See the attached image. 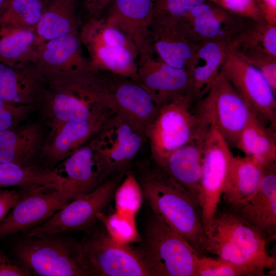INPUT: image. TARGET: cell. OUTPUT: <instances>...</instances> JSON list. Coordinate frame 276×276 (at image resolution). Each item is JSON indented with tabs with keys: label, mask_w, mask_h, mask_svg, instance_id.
Returning <instances> with one entry per match:
<instances>
[{
	"label": "cell",
	"mask_w": 276,
	"mask_h": 276,
	"mask_svg": "<svg viewBox=\"0 0 276 276\" xmlns=\"http://www.w3.org/2000/svg\"><path fill=\"white\" fill-rule=\"evenodd\" d=\"M136 176L154 214L184 238L200 256L204 229L200 206L182 186L154 164Z\"/></svg>",
	"instance_id": "1"
},
{
	"label": "cell",
	"mask_w": 276,
	"mask_h": 276,
	"mask_svg": "<svg viewBox=\"0 0 276 276\" xmlns=\"http://www.w3.org/2000/svg\"><path fill=\"white\" fill-rule=\"evenodd\" d=\"M265 236L238 213L218 209L204 232L202 252L247 268L253 276H265L275 266V259L267 249Z\"/></svg>",
	"instance_id": "2"
},
{
	"label": "cell",
	"mask_w": 276,
	"mask_h": 276,
	"mask_svg": "<svg viewBox=\"0 0 276 276\" xmlns=\"http://www.w3.org/2000/svg\"><path fill=\"white\" fill-rule=\"evenodd\" d=\"M53 131L70 121H83L114 112L105 102L95 71L86 75L47 82L37 104Z\"/></svg>",
	"instance_id": "3"
},
{
	"label": "cell",
	"mask_w": 276,
	"mask_h": 276,
	"mask_svg": "<svg viewBox=\"0 0 276 276\" xmlns=\"http://www.w3.org/2000/svg\"><path fill=\"white\" fill-rule=\"evenodd\" d=\"M195 103L188 94L161 106L145 135L151 158L161 167L174 151L202 135L204 125L193 110Z\"/></svg>",
	"instance_id": "4"
},
{
	"label": "cell",
	"mask_w": 276,
	"mask_h": 276,
	"mask_svg": "<svg viewBox=\"0 0 276 276\" xmlns=\"http://www.w3.org/2000/svg\"><path fill=\"white\" fill-rule=\"evenodd\" d=\"M52 234L25 236L13 246L17 262L41 276H87L80 260V243Z\"/></svg>",
	"instance_id": "5"
},
{
	"label": "cell",
	"mask_w": 276,
	"mask_h": 276,
	"mask_svg": "<svg viewBox=\"0 0 276 276\" xmlns=\"http://www.w3.org/2000/svg\"><path fill=\"white\" fill-rule=\"evenodd\" d=\"M151 276H195L200 255L181 235L154 215L141 252Z\"/></svg>",
	"instance_id": "6"
},
{
	"label": "cell",
	"mask_w": 276,
	"mask_h": 276,
	"mask_svg": "<svg viewBox=\"0 0 276 276\" xmlns=\"http://www.w3.org/2000/svg\"><path fill=\"white\" fill-rule=\"evenodd\" d=\"M95 70L109 72L137 81L139 54L131 50L129 38L105 22L88 20L79 32Z\"/></svg>",
	"instance_id": "7"
},
{
	"label": "cell",
	"mask_w": 276,
	"mask_h": 276,
	"mask_svg": "<svg viewBox=\"0 0 276 276\" xmlns=\"http://www.w3.org/2000/svg\"><path fill=\"white\" fill-rule=\"evenodd\" d=\"M195 104L202 123L215 127L235 147L255 113L221 71L209 93Z\"/></svg>",
	"instance_id": "8"
},
{
	"label": "cell",
	"mask_w": 276,
	"mask_h": 276,
	"mask_svg": "<svg viewBox=\"0 0 276 276\" xmlns=\"http://www.w3.org/2000/svg\"><path fill=\"white\" fill-rule=\"evenodd\" d=\"M79 257L87 276H151L141 253L106 231H95L80 243Z\"/></svg>",
	"instance_id": "9"
},
{
	"label": "cell",
	"mask_w": 276,
	"mask_h": 276,
	"mask_svg": "<svg viewBox=\"0 0 276 276\" xmlns=\"http://www.w3.org/2000/svg\"><path fill=\"white\" fill-rule=\"evenodd\" d=\"M97 71L106 103L145 137L146 131L160 106L137 81L109 72Z\"/></svg>",
	"instance_id": "10"
},
{
	"label": "cell",
	"mask_w": 276,
	"mask_h": 276,
	"mask_svg": "<svg viewBox=\"0 0 276 276\" xmlns=\"http://www.w3.org/2000/svg\"><path fill=\"white\" fill-rule=\"evenodd\" d=\"M125 173L106 179L92 192L70 201L48 220L25 233V236L61 234L88 228L98 220V214L113 198Z\"/></svg>",
	"instance_id": "11"
},
{
	"label": "cell",
	"mask_w": 276,
	"mask_h": 276,
	"mask_svg": "<svg viewBox=\"0 0 276 276\" xmlns=\"http://www.w3.org/2000/svg\"><path fill=\"white\" fill-rule=\"evenodd\" d=\"M145 140L122 116L115 113L90 141L108 179L129 169Z\"/></svg>",
	"instance_id": "12"
},
{
	"label": "cell",
	"mask_w": 276,
	"mask_h": 276,
	"mask_svg": "<svg viewBox=\"0 0 276 276\" xmlns=\"http://www.w3.org/2000/svg\"><path fill=\"white\" fill-rule=\"evenodd\" d=\"M233 156L226 141L215 127L209 126L204 139L200 200L204 232L221 202Z\"/></svg>",
	"instance_id": "13"
},
{
	"label": "cell",
	"mask_w": 276,
	"mask_h": 276,
	"mask_svg": "<svg viewBox=\"0 0 276 276\" xmlns=\"http://www.w3.org/2000/svg\"><path fill=\"white\" fill-rule=\"evenodd\" d=\"M220 71L257 117L275 131L276 94L261 72L229 48Z\"/></svg>",
	"instance_id": "14"
},
{
	"label": "cell",
	"mask_w": 276,
	"mask_h": 276,
	"mask_svg": "<svg viewBox=\"0 0 276 276\" xmlns=\"http://www.w3.org/2000/svg\"><path fill=\"white\" fill-rule=\"evenodd\" d=\"M22 195L0 223V239L43 223L71 201L63 188H19Z\"/></svg>",
	"instance_id": "15"
},
{
	"label": "cell",
	"mask_w": 276,
	"mask_h": 276,
	"mask_svg": "<svg viewBox=\"0 0 276 276\" xmlns=\"http://www.w3.org/2000/svg\"><path fill=\"white\" fill-rule=\"evenodd\" d=\"M81 47L79 34L47 41L37 45L34 64L46 82L88 74L95 70Z\"/></svg>",
	"instance_id": "16"
},
{
	"label": "cell",
	"mask_w": 276,
	"mask_h": 276,
	"mask_svg": "<svg viewBox=\"0 0 276 276\" xmlns=\"http://www.w3.org/2000/svg\"><path fill=\"white\" fill-rule=\"evenodd\" d=\"M247 19L206 1L194 7L177 21L184 34L195 43L212 41L228 46Z\"/></svg>",
	"instance_id": "17"
},
{
	"label": "cell",
	"mask_w": 276,
	"mask_h": 276,
	"mask_svg": "<svg viewBox=\"0 0 276 276\" xmlns=\"http://www.w3.org/2000/svg\"><path fill=\"white\" fill-rule=\"evenodd\" d=\"M155 54L139 57L137 79L161 106L188 94L189 76L187 70L172 66Z\"/></svg>",
	"instance_id": "18"
},
{
	"label": "cell",
	"mask_w": 276,
	"mask_h": 276,
	"mask_svg": "<svg viewBox=\"0 0 276 276\" xmlns=\"http://www.w3.org/2000/svg\"><path fill=\"white\" fill-rule=\"evenodd\" d=\"M106 21L133 42L139 57L155 54L151 39L154 0H112Z\"/></svg>",
	"instance_id": "19"
},
{
	"label": "cell",
	"mask_w": 276,
	"mask_h": 276,
	"mask_svg": "<svg viewBox=\"0 0 276 276\" xmlns=\"http://www.w3.org/2000/svg\"><path fill=\"white\" fill-rule=\"evenodd\" d=\"M114 112L83 121H70L50 131L40 151V158L52 167L62 162L90 141Z\"/></svg>",
	"instance_id": "20"
},
{
	"label": "cell",
	"mask_w": 276,
	"mask_h": 276,
	"mask_svg": "<svg viewBox=\"0 0 276 276\" xmlns=\"http://www.w3.org/2000/svg\"><path fill=\"white\" fill-rule=\"evenodd\" d=\"M62 162L56 169L64 178L63 186L71 201L94 190L107 179L90 142Z\"/></svg>",
	"instance_id": "21"
},
{
	"label": "cell",
	"mask_w": 276,
	"mask_h": 276,
	"mask_svg": "<svg viewBox=\"0 0 276 276\" xmlns=\"http://www.w3.org/2000/svg\"><path fill=\"white\" fill-rule=\"evenodd\" d=\"M234 211L261 232L268 241L276 235V163L265 168L257 191Z\"/></svg>",
	"instance_id": "22"
},
{
	"label": "cell",
	"mask_w": 276,
	"mask_h": 276,
	"mask_svg": "<svg viewBox=\"0 0 276 276\" xmlns=\"http://www.w3.org/2000/svg\"><path fill=\"white\" fill-rule=\"evenodd\" d=\"M222 43L203 41L197 45L187 68L188 94L196 103L209 93L218 76L228 52Z\"/></svg>",
	"instance_id": "23"
},
{
	"label": "cell",
	"mask_w": 276,
	"mask_h": 276,
	"mask_svg": "<svg viewBox=\"0 0 276 276\" xmlns=\"http://www.w3.org/2000/svg\"><path fill=\"white\" fill-rule=\"evenodd\" d=\"M47 87L34 63L11 66L0 63V98L19 104H36Z\"/></svg>",
	"instance_id": "24"
},
{
	"label": "cell",
	"mask_w": 276,
	"mask_h": 276,
	"mask_svg": "<svg viewBox=\"0 0 276 276\" xmlns=\"http://www.w3.org/2000/svg\"><path fill=\"white\" fill-rule=\"evenodd\" d=\"M150 30L157 56L172 66L187 70L198 43L184 34L177 20L153 18Z\"/></svg>",
	"instance_id": "25"
},
{
	"label": "cell",
	"mask_w": 276,
	"mask_h": 276,
	"mask_svg": "<svg viewBox=\"0 0 276 276\" xmlns=\"http://www.w3.org/2000/svg\"><path fill=\"white\" fill-rule=\"evenodd\" d=\"M206 132L201 136L173 152L164 164L159 167L189 192L199 205Z\"/></svg>",
	"instance_id": "26"
},
{
	"label": "cell",
	"mask_w": 276,
	"mask_h": 276,
	"mask_svg": "<svg viewBox=\"0 0 276 276\" xmlns=\"http://www.w3.org/2000/svg\"><path fill=\"white\" fill-rule=\"evenodd\" d=\"M45 140L43 126L38 123L0 131V163L34 165Z\"/></svg>",
	"instance_id": "27"
},
{
	"label": "cell",
	"mask_w": 276,
	"mask_h": 276,
	"mask_svg": "<svg viewBox=\"0 0 276 276\" xmlns=\"http://www.w3.org/2000/svg\"><path fill=\"white\" fill-rule=\"evenodd\" d=\"M268 165L251 156L234 155L221 197L226 208L236 210L257 191Z\"/></svg>",
	"instance_id": "28"
},
{
	"label": "cell",
	"mask_w": 276,
	"mask_h": 276,
	"mask_svg": "<svg viewBox=\"0 0 276 276\" xmlns=\"http://www.w3.org/2000/svg\"><path fill=\"white\" fill-rule=\"evenodd\" d=\"M75 0H47L34 33L36 44L71 34H79Z\"/></svg>",
	"instance_id": "29"
},
{
	"label": "cell",
	"mask_w": 276,
	"mask_h": 276,
	"mask_svg": "<svg viewBox=\"0 0 276 276\" xmlns=\"http://www.w3.org/2000/svg\"><path fill=\"white\" fill-rule=\"evenodd\" d=\"M228 47L242 57L260 54L276 57V25L248 19Z\"/></svg>",
	"instance_id": "30"
},
{
	"label": "cell",
	"mask_w": 276,
	"mask_h": 276,
	"mask_svg": "<svg viewBox=\"0 0 276 276\" xmlns=\"http://www.w3.org/2000/svg\"><path fill=\"white\" fill-rule=\"evenodd\" d=\"M64 178L56 170L35 165L0 163V188L10 187L63 188Z\"/></svg>",
	"instance_id": "31"
},
{
	"label": "cell",
	"mask_w": 276,
	"mask_h": 276,
	"mask_svg": "<svg viewBox=\"0 0 276 276\" xmlns=\"http://www.w3.org/2000/svg\"><path fill=\"white\" fill-rule=\"evenodd\" d=\"M37 48L34 29L0 24V63L11 66L34 63Z\"/></svg>",
	"instance_id": "32"
},
{
	"label": "cell",
	"mask_w": 276,
	"mask_h": 276,
	"mask_svg": "<svg viewBox=\"0 0 276 276\" xmlns=\"http://www.w3.org/2000/svg\"><path fill=\"white\" fill-rule=\"evenodd\" d=\"M236 147L265 165L275 163V133L255 113L241 132Z\"/></svg>",
	"instance_id": "33"
},
{
	"label": "cell",
	"mask_w": 276,
	"mask_h": 276,
	"mask_svg": "<svg viewBox=\"0 0 276 276\" xmlns=\"http://www.w3.org/2000/svg\"><path fill=\"white\" fill-rule=\"evenodd\" d=\"M43 9V0H5L0 8V24L35 29Z\"/></svg>",
	"instance_id": "34"
},
{
	"label": "cell",
	"mask_w": 276,
	"mask_h": 276,
	"mask_svg": "<svg viewBox=\"0 0 276 276\" xmlns=\"http://www.w3.org/2000/svg\"><path fill=\"white\" fill-rule=\"evenodd\" d=\"M143 197L137 177L129 169L114 193L116 212L135 217L142 203Z\"/></svg>",
	"instance_id": "35"
},
{
	"label": "cell",
	"mask_w": 276,
	"mask_h": 276,
	"mask_svg": "<svg viewBox=\"0 0 276 276\" xmlns=\"http://www.w3.org/2000/svg\"><path fill=\"white\" fill-rule=\"evenodd\" d=\"M134 217L117 212L109 215L100 212L97 215V219L103 224L108 236L123 244H129L139 237Z\"/></svg>",
	"instance_id": "36"
},
{
	"label": "cell",
	"mask_w": 276,
	"mask_h": 276,
	"mask_svg": "<svg viewBox=\"0 0 276 276\" xmlns=\"http://www.w3.org/2000/svg\"><path fill=\"white\" fill-rule=\"evenodd\" d=\"M195 276H253L246 268L218 257L200 256L196 263Z\"/></svg>",
	"instance_id": "37"
},
{
	"label": "cell",
	"mask_w": 276,
	"mask_h": 276,
	"mask_svg": "<svg viewBox=\"0 0 276 276\" xmlns=\"http://www.w3.org/2000/svg\"><path fill=\"white\" fill-rule=\"evenodd\" d=\"M206 0H154L153 18L178 20Z\"/></svg>",
	"instance_id": "38"
},
{
	"label": "cell",
	"mask_w": 276,
	"mask_h": 276,
	"mask_svg": "<svg viewBox=\"0 0 276 276\" xmlns=\"http://www.w3.org/2000/svg\"><path fill=\"white\" fill-rule=\"evenodd\" d=\"M36 104H19L0 98V131L13 129L26 120Z\"/></svg>",
	"instance_id": "39"
},
{
	"label": "cell",
	"mask_w": 276,
	"mask_h": 276,
	"mask_svg": "<svg viewBox=\"0 0 276 276\" xmlns=\"http://www.w3.org/2000/svg\"><path fill=\"white\" fill-rule=\"evenodd\" d=\"M236 15L250 19H263L255 0H206Z\"/></svg>",
	"instance_id": "40"
},
{
	"label": "cell",
	"mask_w": 276,
	"mask_h": 276,
	"mask_svg": "<svg viewBox=\"0 0 276 276\" xmlns=\"http://www.w3.org/2000/svg\"><path fill=\"white\" fill-rule=\"evenodd\" d=\"M242 58L261 72L276 94V57L254 55Z\"/></svg>",
	"instance_id": "41"
},
{
	"label": "cell",
	"mask_w": 276,
	"mask_h": 276,
	"mask_svg": "<svg viewBox=\"0 0 276 276\" xmlns=\"http://www.w3.org/2000/svg\"><path fill=\"white\" fill-rule=\"evenodd\" d=\"M30 271L0 249V276H28Z\"/></svg>",
	"instance_id": "42"
},
{
	"label": "cell",
	"mask_w": 276,
	"mask_h": 276,
	"mask_svg": "<svg viewBox=\"0 0 276 276\" xmlns=\"http://www.w3.org/2000/svg\"><path fill=\"white\" fill-rule=\"evenodd\" d=\"M21 195L20 189H0V223L19 200Z\"/></svg>",
	"instance_id": "43"
},
{
	"label": "cell",
	"mask_w": 276,
	"mask_h": 276,
	"mask_svg": "<svg viewBox=\"0 0 276 276\" xmlns=\"http://www.w3.org/2000/svg\"><path fill=\"white\" fill-rule=\"evenodd\" d=\"M263 19L276 25V0H255Z\"/></svg>",
	"instance_id": "44"
},
{
	"label": "cell",
	"mask_w": 276,
	"mask_h": 276,
	"mask_svg": "<svg viewBox=\"0 0 276 276\" xmlns=\"http://www.w3.org/2000/svg\"><path fill=\"white\" fill-rule=\"evenodd\" d=\"M112 0H94L90 13L93 17H99L101 13Z\"/></svg>",
	"instance_id": "45"
},
{
	"label": "cell",
	"mask_w": 276,
	"mask_h": 276,
	"mask_svg": "<svg viewBox=\"0 0 276 276\" xmlns=\"http://www.w3.org/2000/svg\"><path fill=\"white\" fill-rule=\"evenodd\" d=\"M84 1H85V3L87 8L88 9V11L90 12L92 8L94 0H84Z\"/></svg>",
	"instance_id": "46"
},
{
	"label": "cell",
	"mask_w": 276,
	"mask_h": 276,
	"mask_svg": "<svg viewBox=\"0 0 276 276\" xmlns=\"http://www.w3.org/2000/svg\"><path fill=\"white\" fill-rule=\"evenodd\" d=\"M4 1H5V0H0V8L2 6L3 3H4Z\"/></svg>",
	"instance_id": "47"
}]
</instances>
